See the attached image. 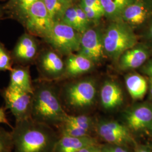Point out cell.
Instances as JSON below:
<instances>
[{"label":"cell","mask_w":152,"mask_h":152,"mask_svg":"<svg viewBox=\"0 0 152 152\" xmlns=\"http://www.w3.org/2000/svg\"><path fill=\"white\" fill-rule=\"evenodd\" d=\"M14 152H52L55 139L48 125L31 118L16 122L11 131Z\"/></svg>","instance_id":"obj_1"},{"label":"cell","mask_w":152,"mask_h":152,"mask_svg":"<svg viewBox=\"0 0 152 152\" xmlns=\"http://www.w3.org/2000/svg\"><path fill=\"white\" fill-rule=\"evenodd\" d=\"M31 118L45 125L59 126L67 113L55 88L44 81L33 83Z\"/></svg>","instance_id":"obj_2"},{"label":"cell","mask_w":152,"mask_h":152,"mask_svg":"<svg viewBox=\"0 0 152 152\" xmlns=\"http://www.w3.org/2000/svg\"><path fill=\"white\" fill-rule=\"evenodd\" d=\"M137 37L132 27L122 20L113 21L103 33L105 54L116 59L126 50L135 46Z\"/></svg>","instance_id":"obj_3"},{"label":"cell","mask_w":152,"mask_h":152,"mask_svg":"<svg viewBox=\"0 0 152 152\" xmlns=\"http://www.w3.org/2000/svg\"><path fill=\"white\" fill-rule=\"evenodd\" d=\"M81 34L63 22L55 23L45 41L59 54L68 56L80 49Z\"/></svg>","instance_id":"obj_4"},{"label":"cell","mask_w":152,"mask_h":152,"mask_svg":"<svg viewBox=\"0 0 152 152\" xmlns=\"http://www.w3.org/2000/svg\"><path fill=\"white\" fill-rule=\"evenodd\" d=\"M26 32L45 40L51 31L54 23L51 19L43 0H38L28 9L21 23Z\"/></svg>","instance_id":"obj_5"},{"label":"cell","mask_w":152,"mask_h":152,"mask_svg":"<svg viewBox=\"0 0 152 152\" xmlns=\"http://www.w3.org/2000/svg\"><path fill=\"white\" fill-rule=\"evenodd\" d=\"M66 104L71 108H86L94 103L96 87L91 80H85L72 83L65 87L63 92Z\"/></svg>","instance_id":"obj_6"},{"label":"cell","mask_w":152,"mask_h":152,"mask_svg":"<svg viewBox=\"0 0 152 152\" xmlns=\"http://www.w3.org/2000/svg\"><path fill=\"white\" fill-rule=\"evenodd\" d=\"M6 108L10 110L16 122L31 118L33 94L23 92L7 86L1 91Z\"/></svg>","instance_id":"obj_7"},{"label":"cell","mask_w":152,"mask_h":152,"mask_svg":"<svg viewBox=\"0 0 152 152\" xmlns=\"http://www.w3.org/2000/svg\"><path fill=\"white\" fill-rule=\"evenodd\" d=\"M39 52L37 37L25 32L18 38L11 53L14 62L19 65H29L36 60Z\"/></svg>","instance_id":"obj_8"},{"label":"cell","mask_w":152,"mask_h":152,"mask_svg":"<svg viewBox=\"0 0 152 152\" xmlns=\"http://www.w3.org/2000/svg\"><path fill=\"white\" fill-rule=\"evenodd\" d=\"M36 61L41 75L45 78L56 80L65 74V63L54 49L39 52Z\"/></svg>","instance_id":"obj_9"},{"label":"cell","mask_w":152,"mask_h":152,"mask_svg":"<svg viewBox=\"0 0 152 152\" xmlns=\"http://www.w3.org/2000/svg\"><path fill=\"white\" fill-rule=\"evenodd\" d=\"M97 131L105 141L115 145L122 147L134 142L129 129L116 121H109L100 123Z\"/></svg>","instance_id":"obj_10"},{"label":"cell","mask_w":152,"mask_h":152,"mask_svg":"<svg viewBox=\"0 0 152 152\" xmlns=\"http://www.w3.org/2000/svg\"><path fill=\"white\" fill-rule=\"evenodd\" d=\"M78 53L85 55L94 62H98L104 56L103 34L95 28H88L81 35Z\"/></svg>","instance_id":"obj_11"},{"label":"cell","mask_w":152,"mask_h":152,"mask_svg":"<svg viewBox=\"0 0 152 152\" xmlns=\"http://www.w3.org/2000/svg\"><path fill=\"white\" fill-rule=\"evenodd\" d=\"M127 127L133 132L152 130V104H139L135 105L125 115Z\"/></svg>","instance_id":"obj_12"},{"label":"cell","mask_w":152,"mask_h":152,"mask_svg":"<svg viewBox=\"0 0 152 152\" xmlns=\"http://www.w3.org/2000/svg\"><path fill=\"white\" fill-rule=\"evenodd\" d=\"M98 142L89 135L82 137L61 135L55 143L52 152H75L87 147H96Z\"/></svg>","instance_id":"obj_13"},{"label":"cell","mask_w":152,"mask_h":152,"mask_svg":"<svg viewBox=\"0 0 152 152\" xmlns=\"http://www.w3.org/2000/svg\"><path fill=\"white\" fill-rule=\"evenodd\" d=\"M149 56L148 49L144 46H135L124 52L119 58L122 69H132L143 65Z\"/></svg>","instance_id":"obj_14"},{"label":"cell","mask_w":152,"mask_h":152,"mask_svg":"<svg viewBox=\"0 0 152 152\" xmlns=\"http://www.w3.org/2000/svg\"><path fill=\"white\" fill-rule=\"evenodd\" d=\"M100 99L104 108L112 110L122 104L124 94L118 84L112 81H107L104 83L101 88Z\"/></svg>","instance_id":"obj_15"},{"label":"cell","mask_w":152,"mask_h":152,"mask_svg":"<svg viewBox=\"0 0 152 152\" xmlns=\"http://www.w3.org/2000/svg\"><path fill=\"white\" fill-rule=\"evenodd\" d=\"M8 86L23 92L33 93L34 87L32 81L29 65H19L11 69Z\"/></svg>","instance_id":"obj_16"},{"label":"cell","mask_w":152,"mask_h":152,"mask_svg":"<svg viewBox=\"0 0 152 152\" xmlns=\"http://www.w3.org/2000/svg\"><path fill=\"white\" fill-rule=\"evenodd\" d=\"M149 16L147 6L141 0H135L126 7L121 16V20L132 27L143 24Z\"/></svg>","instance_id":"obj_17"},{"label":"cell","mask_w":152,"mask_h":152,"mask_svg":"<svg viewBox=\"0 0 152 152\" xmlns=\"http://www.w3.org/2000/svg\"><path fill=\"white\" fill-rule=\"evenodd\" d=\"M61 22L73 28L82 34L89 28L91 21L80 6L71 5L66 10Z\"/></svg>","instance_id":"obj_18"},{"label":"cell","mask_w":152,"mask_h":152,"mask_svg":"<svg viewBox=\"0 0 152 152\" xmlns=\"http://www.w3.org/2000/svg\"><path fill=\"white\" fill-rule=\"evenodd\" d=\"M65 62V74L69 77H75L90 71L94 62L80 53L69 55Z\"/></svg>","instance_id":"obj_19"},{"label":"cell","mask_w":152,"mask_h":152,"mask_svg":"<svg viewBox=\"0 0 152 152\" xmlns=\"http://www.w3.org/2000/svg\"><path fill=\"white\" fill-rule=\"evenodd\" d=\"M125 83L131 97L141 100L147 94L148 85L145 78L137 73H131L126 77Z\"/></svg>","instance_id":"obj_20"},{"label":"cell","mask_w":152,"mask_h":152,"mask_svg":"<svg viewBox=\"0 0 152 152\" xmlns=\"http://www.w3.org/2000/svg\"><path fill=\"white\" fill-rule=\"evenodd\" d=\"M135 0H101L104 16L113 21L121 20L126 7Z\"/></svg>","instance_id":"obj_21"},{"label":"cell","mask_w":152,"mask_h":152,"mask_svg":"<svg viewBox=\"0 0 152 152\" xmlns=\"http://www.w3.org/2000/svg\"><path fill=\"white\" fill-rule=\"evenodd\" d=\"M38 0H9L5 6L12 18L22 23L28 9Z\"/></svg>","instance_id":"obj_22"},{"label":"cell","mask_w":152,"mask_h":152,"mask_svg":"<svg viewBox=\"0 0 152 152\" xmlns=\"http://www.w3.org/2000/svg\"><path fill=\"white\" fill-rule=\"evenodd\" d=\"M51 19L54 23L60 22L66 10L72 2L66 0H43Z\"/></svg>","instance_id":"obj_23"},{"label":"cell","mask_w":152,"mask_h":152,"mask_svg":"<svg viewBox=\"0 0 152 152\" xmlns=\"http://www.w3.org/2000/svg\"><path fill=\"white\" fill-rule=\"evenodd\" d=\"M63 123L89 131L92 120L90 117L85 115L73 116L68 114Z\"/></svg>","instance_id":"obj_24"},{"label":"cell","mask_w":152,"mask_h":152,"mask_svg":"<svg viewBox=\"0 0 152 152\" xmlns=\"http://www.w3.org/2000/svg\"><path fill=\"white\" fill-rule=\"evenodd\" d=\"M13 63L11 53L0 41V72L11 71Z\"/></svg>","instance_id":"obj_25"},{"label":"cell","mask_w":152,"mask_h":152,"mask_svg":"<svg viewBox=\"0 0 152 152\" xmlns=\"http://www.w3.org/2000/svg\"><path fill=\"white\" fill-rule=\"evenodd\" d=\"M13 149L11 132L0 127V152H12Z\"/></svg>","instance_id":"obj_26"},{"label":"cell","mask_w":152,"mask_h":152,"mask_svg":"<svg viewBox=\"0 0 152 152\" xmlns=\"http://www.w3.org/2000/svg\"><path fill=\"white\" fill-rule=\"evenodd\" d=\"M60 129L61 135L82 137L88 135V131L81 129H79L64 123L61 124L59 126Z\"/></svg>","instance_id":"obj_27"},{"label":"cell","mask_w":152,"mask_h":152,"mask_svg":"<svg viewBox=\"0 0 152 152\" xmlns=\"http://www.w3.org/2000/svg\"><path fill=\"white\" fill-rule=\"evenodd\" d=\"M80 6L85 11L87 18L90 21H96L99 20L102 16H104V14L102 12L98 11L97 10L91 8L90 7L83 5L80 4Z\"/></svg>","instance_id":"obj_28"},{"label":"cell","mask_w":152,"mask_h":152,"mask_svg":"<svg viewBox=\"0 0 152 152\" xmlns=\"http://www.w3.org/2000/svg\"><path fill=\"white\" fill-rule=\"evenodd\" d=\"M80 4L90 7L104 14L101 0H81Z\"/></svg>","instance_id":"obj_29"},{"label":"cell","mask_w":152,"mask_h":152,"mask_svg":"<svg viewBox=\"0 0 152 152\" xmlns=\"http://www.w3.org/2000/svg\"><path fill=\"white\" fill-rule=\"evenodd\" d=\"M100 152H128L121 146L115 145L112 147H106Z\"/></svg>","instance_id":"obj_30"},{"label":"cell","mask_w":152,"mask_h":152,"mask_svg":"<svg viewBox=\"0 0 152 152\" xmlns=\"http://www.w3.org/2000/svg\"><path fill=\"white\" fill-rule=\"evenodd\" d=\"M142 71L149 78H152V59L148 61L142 68Z\"/></svg>","instance_id":"obj_31"},{"label":"cell","mask_w":152,"mask_h":152,"mask_svg":"<svg viewBox=\"0 0 152 152\" xmlns=\"http://www.w3.org/2000/svg\"><path fill=\"white\" fill-rule=\"evenodd\" d=\"M0 124H4L8 125L11 129L13 127L11 126L9 121L7 119L5 114V109L4 108H0Z\"/></svg>","instance_id":"obj_32"},{"label":"cell","mask_w":152,"mask_h":152,"mask_svg":"<svg viewBox=\"0 0 152 152\" xmlns=\"http://www.w3.org/2000/svg\"><path fill=\"white\" fill-rule=\"evenodd\" d=\"M147 36L148 39L152 42V22L148 28L147 32Z\"/></svg>","instance_id":"obj_33"},{"label":"cell","mask_w":152,"mask_h":152,"mask_svg":"<svg viewBox=\"0 0 152 152\" xmlns=\"http://www.w3.org/2000/svg\"><path fill=\"white\" fill-rule=\"evenodd\" d=\"M96 148V147H87V148H84L75 152H94Z\"/></svg>","instance_id":"obj_34"},{"label":"cell","mask_w":152,"mask_h":152,"mask_svg":"<svg viewBox=\"0 0 152 152\" xmlns=\"http://www.w3.org/2000/svg\"><path fill=\"white\" fill-rule=\"evenodd\" d=\"M149 91H150V95L151 97L152 100V78H149Z\"/></svg>","instance_id":"obj_35"},{"label":"cell","mask_w":152,"mask_h":152,"mask_svg":"<svg viewBox=\"0 0 152 152\" xmlns=\"http://www.w3.org/2000/svg\"><path fill=\"white\" fill-rule=\"evenodd\" d=\"M136 152H151L147 148H140L136 151Z\"/></svg>","instance_id":"obj_36"},{"label":"cell","mask_w":152,"mask_h":152,"mask_svg":"<svg viewBox=\"0 0 152 152\" xmlns=\"http://www.w3.org/2000/svg\"><path fill=\"white\" fill-rule=\"evenodd\" d=\"M3 16V10L1 8V7L0 6V19H2V16Z\"/></svg>","instance_id":"obj_37"},{"label":"cell","mask_w":152,"mask_h":152,"mask_svg":"<svg viewBox=\"0 0 152 152\" xmlns=\"http://www.w3.org/2000/svg\"><path fill=\"white\" fill-rule=\"evenodd\" d=\"M94 152H100L99 151H98V149L96 148L95 149V151H94Z\"/></svg>","instance_id":"obj_38"},{"label":"cell","mask_w":152,"mask_h":152,"mask_svg":"<svg viewBox=\"0 0 152 152\" xmlns=\"http://www.w3.org/2000/svg\"><path fill=\"white\" fill-rule=\"evenodd\" d=\"M66 1H70V2H72V1H73V0H66Z\"/></svg>","instance_id":"obj_39"},{"label":"cell","mask_w":152,"mask_h":152,"mask_svg":"<svg viewBox=\"0 0 152 152\" xmlns=\"http://www.w3.org/2000/svg\"><path fill=\"white\" fill-rule=\"evenodd\" d=\"M151 1H152V0H151Z\"/></svg>","instance_id":"obj_40"},{"label":"cell","mask_w":152,"mask_h":152,"mask_svg":"<svg viewBox=\"0 0 152 152\" xmlns=\"http://www.w3.org/2000/svg\"><path fill=\"white\" fill-rule=\"evenodd\" d=\"M0 20H1V19H0Z\"/></svg>","instance_id":"obj_41"}]
</instances>
